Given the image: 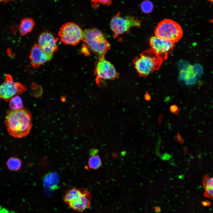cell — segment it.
<instances>
[{
	"instance_id": "cell-1",
	"label": "cell",
	"mask_w": 213,
	"mask_h": 213,
	"mask_svg": "<svg viewBox=\"0 0 213 213\" xmlns=\"http://www.w3.org/2000/svg\"><path fill=\"white\" fill-rule=\"evenodd\" d=\"M5 122L10 135L17 138L27 135L32 126L30 113L23 108L10 111L6 117Z\"/></svg>"
},
{
	"instance_id": "cell-2",
	"label": "cell",
	"mask_w": 213,
	"mask_h": 213,
	"mask_svg": "<svg viewBox=\"0 0 213 213\" xmlns=\"http://www.w3.org/2000/svg\"><path fill=\"white\" fill-rule=\"evenodd\" d=\"M163 60L158 57L151 49L145 50L135 57L133 62L134 67L139 75L146 77L156 70L162 65Z\"/></svg>"
},
{
	"instance_id": "cell-3",
	"label": "cell",
	"mask_w": 213,
	"mask_h": 213,
	"mask_svg": "<svg viewBox=\"0 0 213 213\" xmlns=\"http://www.w3.org/2000/svg\"><path fill=\"white\" fill-rule=\"evenodd\" d=\"M82 40L99 57L105 56L110 48V44L103 33L96 28L85 29L83 31Z\"/></svg>"
},
{
	"instance_id": "cell-4",
	"label": "cell",
	"mask_w": 213,
	"mask_h": 213,
	"mask_svg": "<svg viewBox=\"0 0 213 213\" xmlns=\"http://www.w3.org/2000/svg\"><path fill=\"white\" fill-rule=\"evenodd\" d=\"M91 198V195L88 191L74 187L66 191L63 200L70 208L81 212L90 207Z\"/></svg>"
},
{
	"instance_id": "cell-5",
	"label": "cell",
	"mask_w": 213,
	"mask_h": 213,
	"mask_svg": "<svg viewBox=\"0 0 213 213\" xmlns=\"http://www.w3.org/2000/svg\"><path fill=\"white\" fill-rule=\"evenodd\" d=\"M155 36L175 43L183 35V30L180 25L170 19H165L159 22L155 27Z\"/></svg>"
},
{
	"instance_id": "cell-6",
	"label": "cell",
	"mask_w": 213,
	"mask_h": 213,
	"mask_svg": "<svg viewBox=\"0 0 213 213\" xmlns=\"http://www.w3.org/2000/svg\"><path fill=\"white\" fill-rule=\"evenodd\" d=\"M141 22L140 19L133 16L123 17L120 15L119 12L112 18L110 25L114 36L116 38L120 35L128 33L133 27H140Z\"/></svg>"
},
{
	"instance_id": "cell-7",
	"label": "cell",
	"mask_w": 213,
	"mask_h": 213,
	"mask_svg": "<svg viewBox=\"0 0 213 213\" xmlns=\"http://www.w3.org/2000/svg\"><path fill=\"white\" fill-rule=\"evenodd\" d=\"M58 34L62 43L75 46L83 40V31L78 25L72 22H68L62 25Z\"/></svg>"
},
{
	"instance_id": "cell-8",
	"label": "cell",
	"mask_w": 213,
	"mask_h": 213,
	"mask_svg": "<svg viewBox=\"0 0 213 213\" xmlns=\"http://www.w3.org/2000/svg\"><path fill=\"white\" fill-rule=\"evenodd\" d=\"M95 64L94 73L96 82L99 84L102 81L112 80L119 75L114 65L106 59L105 56L99 57Z\"/></svg>"
},
{
	"instance_id": "cell-9",
	"label": "cell",
	"mask_w": 213,
	"mask_h": 213,
	"mask_svg": "<svg viewBox=\"0 0 213 213\" xmlns=\"http://www.w3.org/2000/svg\"><path fill=\"white\" fill-rule=\"evenodd\" d=\"M26 90L25 85L14 82L12 76L7 74L4 82L0 85V99L8 101L15 95L22 94Z\"/></svg>"
},
{
	"instance_id": "cell-10",
	"label": "cell",
	"mask_w": 213,
	"mask_h": 213,
	"mask_svg": "<svg viewBox=\"0 0 213 213\" xmlns=\"http://www.w3.org/2000/svg\"><path fill=\"white\" fill-rule=\"evenodd\" d=\"M151 49L157 55L163 60L166 59L175 47V43L158 38L151 37L149 40Z\"/></svg>"
},
{
	"instance_id": "cell-11",
	"label": "cell",
	"mask_w": 213,
	"mask_h": 213,
	"mask_svg": "<svg viewBox=\"0 0 213 213\" xmlns=\"http://www.w3.org/2000/svg\"><path fill=\"white\" fill-rule=\"evenodd\" d=\"M58 39L52 34L46 31L39 36L38 44L46 53L53 55L58 48Z\"/></svg>"
},
{
	"instance_id": "cell-12",
	"label": "cell",
	"mask_w": 213,
	"mask_h": 213,
	"mask_svg": "<svg viewBox=\"0 0 213 213\" xmlns=\"http://www.w3.org/2000/svg\"><path fill=\"white\" fill-rule=\"evenodd\" d=\"M52 57V55L46 53L38 44H35L31 48L30 58L31 65L35 68L50 61Z\"/></svg>"
},
{
	"instance_id": "cell-13",
	"label": "cell",
	"mask_w": 213,
	"mask_h": 213,
	"mask_svg": "<svg viewBox=\"0 0 213 213\" xmlns=\"http://www.w3.org/2000/svg\"><path fill=\"white\" fill-rule=\"evenodd\" d=\"M202 185L204 190V196L213 199V175H205L202 180Z\"/></svg>"
},
{
	"instance_id": "cell-14",
	"label": "cell",
	"mask_w": 213,
	"mask_h": 213,
	"mask_svg": "<svg viewBox=\"0 0 213 213\" xmlns=\"http://www.w3.org/2000/svg\"><path fill=\"white\" fill-rule=\"evenodd\" d=\"M35 24L34 21L31 18L27 17L23 19L19 27L20 34L24 36L30 33L33 29Z\"/></svg>"
},
{
	"instance_id": "cell-15",
	"label": "cell",
	"mask_w": 213,
	"mask_h": 213,
	"mask_svg": "<svg viewBox=\"0 0 213 213\" xmlns=\"http://www.w3.org/2000/svg\"><path fill=\"white\" fill-rule=\"evenodd\" d=\"M7 165L9 170L17 171L20 168L21 162L18 158L11 157L7 160Z\"/></svg>"
},
{
	"instance_id": "cell-16",
	"label": "cell",
	"mask_w": 213,
	"mask_h": 213,
	"mask_svg": "<svg viewBox=\"0 0 213 213\" xmlns=\"http://www.w3.org/2000/svg\"><path fill=\"white\" fill-rule=\"evenodd\" d=\"M9 107L12 110L20 109L23 108L22 101L21 98L16 96L9 100Z\"/></svg>"
},
{
	"instance_id": "cell-17",
	"label": "cell",
	"mask_w": 213,
	"mask_h": 213,
	"mask_svg": "<svg viewBox=\"0 0 213 213\" xmlns=\"http://www.w3.org/2000/svg\"><path fill=\"white\" fill-rule=\"evenodd\" d=\"M88 165L91 169H97L100 167L101 162L100 157L97 155H92L89 159Z\"/></svg>"
},
{
	"instance_id": "cell-18",
	"label": "cell",
	"mask_w": 213,
	"mask_h": 213,
	"mask_svg": "<svg viewBox=\"0 0 213 213\" xmlns=\"http://www.w3.org/2000/svg\"><path fill=\"white\" fill-rule=\"evenodd\" d=\"M141 7L143 12L146 13H149L152 11L153 5L152 3L150 1L145 0L142 2Z\"/></svg>"
},
{
	"instance_id": "cell-19",
	"label": "cell",
	"mask_w": 213,
	"mask_h": 213,
	"mask_svg": "<svg viewBox=\"0 0 213 213\" xmlns=\"http://www.w3.org/2000/svg\"><path fill=\"white\" fill-rule=\"evenodd\" d=\"M92 2L101 4L103 5H109L111 4L112 0H90Z\"/></svg>"
},
{
	"instance_id": "cell-20",
	"label": "cell",
	"mask_w": 213,
	"mask_h": 213,
	"mask_svg": "<svg viewBox=\"0 0 213 213\" xmlns=\"http://www.w3.org/2000/svg\"><path fill=\"white\" fill-rule=\"evenodd\" d=\"M88 48V47L87 46L86 44H85L83 45L82 46L81 49V52L85 55H88L90 54V53L89 51Z\"/></svg>"
},
{
	"instance_id": "cell-21",
	"label": "cell",
	"mask_w": 213,
	"mask_h": 213,
	"mask_svg": "<svg viewBox=\"0 0 213 213\" xmlns=\"http://www.w3.org/2000/svg\"><path fill=\"white\" fill-rule=\"evenodd\" d=\"M170 110L171 112L174 114L178 113V107L175 105H173L170 107Z\"/></svg>"
},
{
	"instance_id": "cell-22",
	"label": "cell",
	"mask_w": 213,
	"mask_h": 213,
	"mask_svg": "<svg viewBox=\"0 0 213 213\" xmlns=\"http://www.w3.org/2000/svg\"><path fill=\"white\" fill-rule=\"evenodd\" d=\"M145 99L147 101H150L151 99L150 96L147 92L145 94Z\"/></svg>"
},
{
	"instance_id": "cell-23",
	"label": "cell",
	"mask_w": 213,
	"mask_h": 213,
	"mask_svg": "<svg viewBox=\"0 0 213 213\" xmlns=\"http://www.w3.org/2000/svg\"><path fill=\"white\" fill-rule=\"evenodd\" d=\"M14 0H0V2L7 3L11 2Z\"/></svg>"
}]
</instances>
